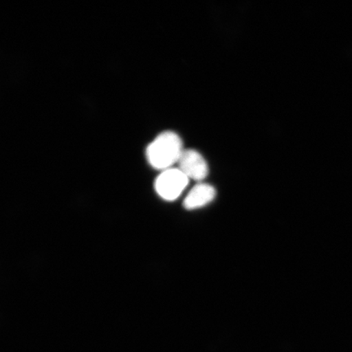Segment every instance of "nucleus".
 <instances>
[{
	"label": "nucleus",
	"mask_w": 352,
	"mask_h": 352,
	"mask_svg": "<svg viewBox=\"0 0 352 352\" xmlns=\"http://www.w3.org/2000/svg\"><path fill=\"white\" fill-rule=\"evenodd\" d=\"M184 151L180 136L174 131L162 132L148 145L145 156L148 164L156 170L173 168Z\"/></svg>",
	"instance_id": "1"
},
{
	"label": "nucleus",
	"mask_w": 352,
	"mask_h": 352,
	"mask_svg": "<svg viewBox=\"0 0 352 352\" xmlns=\"http://www.w3.org/2000/svg\"><path fill=\"white\" fill-rule=\"evenodd\" d=\"M189 179L179 168L162 170L154 182V188L162 199L175 201L188 186Z\"/></svg>",
	"instance_id": "2"
},
{
	"label": "nucleus",
	"mask_w": 352,
	"mask_h": 352,
	"mask_svg": "<svg viewBox=\"0 0 352 352\" xmlns=\"http://www.w3.org/2000/svg\"><path fill=\"white\" fill-rule=\"evenodd\" d=\"M179 169L189 179L202 182L208 177L209 167L204 156L195 149H184L178 162Z\"/></svg>",
	"instance_id": "3"
},
{
	"label": "nucleus",
	"mask_w": 352,
	"mask_h": 352,
	"mask_svg": "<svg viewBox=\"0 0 352 352\" xmlns=\"http://www.w3.org/2000/svg\"><path fill=\"white\" fill-rule=\"evenodd\" d=\"M215 197L217 190L210 184L205 183L197 184L191 189L184 201V208L187 210H195L204 208L210 204Z\"/></svg>",
	"instance_id": "4"
}]
</instances>
